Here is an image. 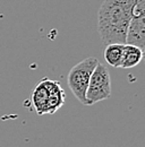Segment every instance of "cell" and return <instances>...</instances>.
Instances as JSON below:
<instances>
[{
  "instance_id": "obj_1",
  "label": "cell",
  "mask_w": 145,
  "mask_h": 147,
  "mask_svg": "<svg viewBox=\"0 0 145 147\" xmlns=\"http://www.w3.org/2000/svg\"><path fill=\"white\" fill-rule=\"evenodd\" d=\"M135 0H104L98 13V32L104 44H125Z\"/></svg>"
},
{
  "instance_id": "obj_2",
  "label": "cell",
  "mask_w": 145,
  "mask_h": 147,
  "mask_svg": "<svg viewBox=\"0 0 145 147\" xmlns=\"http://www.w3.org/2000/svg\"><path fill=\"white\" fill-rule=\"evenodd\" d=\"M98 63H99V60L96 58L87 57L86 59L75 65L68 74V77H67L68 87L75 95V97L83 105H87L86 97H85L86 90L90 83L91 75Z\"/></svg>"
},
{
  "instance_id": "obj_3",
  "label": "cell",
  "mask_w": 145,
  "mask_h": 147,
  "mask_svg": "<svg viewBox=\"0 0 145 147\" xmlns=\"http://www.w3.org/2000/svg\"><path fill=\"white\" fill-rule=\"evenodd\" d=\"M111 96V78L107 66L98 63L91 75L90 83L86 90L87 105L95 104L103 100H108Z\"/></svg>"
},
{
  "instance_id": "obj_4",
  "label": "cell",
  "mask_w": 145,
  "mask_h": 147,
  "mask_svg": "<svg viewBox=\"0 0 145 147\" xmlns=\"http://www.w3.org/2000/svg\"><path fill=\"white\" fill-rule=\"evenodd\" d=\"M125 44L134 45L144 51L145 49V15L131 16L126 33Z\"/></svg>"
},
{
  "instance_id": "obj_5",
  "label": "cell",
  "mask_w": 145,
  "mask_h": 147,
  "mask_svg": "<svg viewBox=\"0 0 145 147\" xmlns=\"http://www.w3.org/2000/svg\"><path fill=\"white\" fill-rule=\"evenodd\" d=\"M42 83L49 92L48 100V113H54L65 104V92L60 86L59 82H54L50 79H43Z\"/></svg>"
},
{
  "instance_id": "obj_6",
  "label": "cell",
  "mask_w": 145,
  "mask_h": 147,
  "mask_svg": "<svg viewBox=\"0 0 145 147\" xmlns=\"http://www.w3.org/2000/svg\"><path fill=\"white\" fill-rule=\"evenodd\" d=\"M143 55H144V51L141 50L140 48L129 45V44H124L120 68L129 69V68L136 67L142 61Z\"/></svg>"
},
{
  "instance_id": "obj_7",
  "label": "cell",
  "mask_w": 145,
  "mask_h": 147,
  "mask_svg": "<svg viewBox=\"0 0 145 147\" xmlns=\"http://www.w3.org/2000/svg\"><path fill=\"white\" fill-rule=\"evenodd\" d=\"M48 100H49V92L42 82L39 83L32 94L33 105L39 114L48 113Z\"/></svg>"
},
{
  "instance_id": "obj_8",
  "label": "cell",
  "mask_w": 145,
  "mask_h": 147,
  "mask_svg": "<svg viewBox=\"0 0 145 147\" xmlns=\"http://www.w3.org/2000/svg\"><path fill=\"white\" fill-rule=\"evenodd\" d=\"M123 49L124 44H108L104 50V59L109 66L113 68H119L121 63V57H123Z\"/></svg>"
}]
</instances>
